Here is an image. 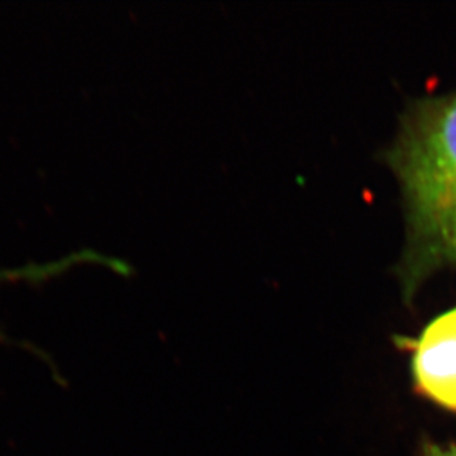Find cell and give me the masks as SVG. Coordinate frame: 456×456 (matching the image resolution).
I'll return each mask as SVG.
<instances>
[{
    "label": "cell",
    "instance_id": "obj_2",
    "mask_svg": "<svg viewBox=\"0 0 456 456\" xmlns=\"http://www.w3.org/2000/svg\"><path fill=\"white\" fill-rule=\"evenodd\" d=\"M413 387L456 413V305L433 319L411 343Z\"/></svg>",
    "mask_w": 456,
    "mask_h": 456
},
{
    "label": "cell",
    "instance_id": "obj_3",
    "mask_svg": "<svg viewBox=\"0 0 456 456\" xmlns=\"http://www.w3.org/2000/svg\"><path fill=\"white\" fill-rule=\"evenodd\" d=\"M419 456H456V442L446 444H426Z\"/></svg>",
    "mask_w": 456,
    "mask_h": 456
},
{
    "label": "cell",
    "instance_id": "obj_1",
    "mask_svg": "<svg viewBox=\"0 0 456 456\" xmlns=\"http://www.w3.org/2000/svg\"><path fill=\"white\" fill-rule=\"evenodd\" d=\"M408 215L406 293L436 267L456 262V92L422 101L392 151Z\"/></svg>",
    "mask_w": 456,
    "mask_h": 456
}]
</instances>
